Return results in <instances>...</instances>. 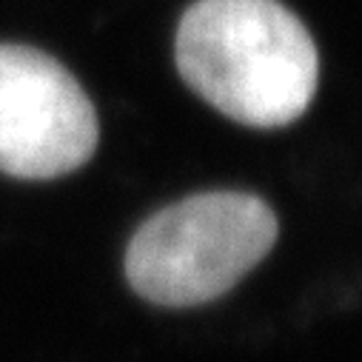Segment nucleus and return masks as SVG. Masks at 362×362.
Masks as SVG:
<instances>
[{"mask_svg":"<svg viewBox=\"0 0 362 362\" xmlns=\"http://www.w3.org/2000/svg\"><path fill=\"white\" fill-rule=\"evenodd\" d=\"M174 60L206 103L254 129L303 117L320 83L314 37L280 0H197L177 26Z\"/></svg>","mask_w":362,"mask_h":362,"instance_id":"1","label":"nucleus"},{"mask_svg":"<svg viewBox=\"0 0 362 362\" xmlns=\"http://www.w3.org/2000/svg\"><path fill=\"white\" fill-rule=\"evenodd\" d=\"M277 243V214L245 192H206L151 214L126 248V280L148 303L223 297Z\"/></svg>","mask_w":362,"mask_h":362,"instance_id":"2","label":"nucleus"},{"mask_svg":"<svg viewBox=\"0 0 362 362\" xmlns=\"http://www.w3.org/2000/svg\"><path fill=\"white\" fill-rule=\"evenodd\" d=\"M98 112L74 74L52 54L0 43V171L54 180L98 148Z\"/></svg>","mask_w":362,"mask_h":362,"instance_id":"3","label":"nucleus"}]
</instances>
